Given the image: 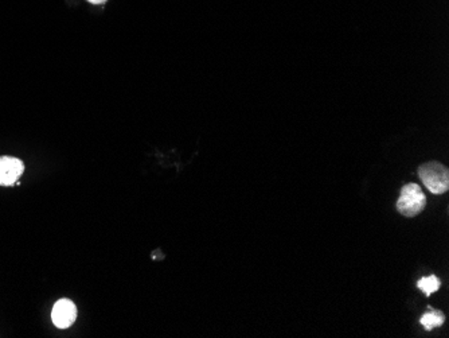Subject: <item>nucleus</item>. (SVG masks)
Masks as SVG:
<instances>
[{"mask_svg": "<svg viewBox=\"0 0 449 338\" xmlns=\"http://www.w3.org/2000/svg\"><path fill=\"white\" fill-rule=\"evenodd\" d=\"M418 176L433 194H444L449 189L448 169L439 162H428L418 167Z\"/></svg>", "mask_w": 449, "mask_h": 338, "instance_id": "obj_1", "label": "nucleus"}, {"mask_svg": "<svg viewBox=\"0 0 449 338\" xmlns=\"http://www.w3.org/2000/svg\"><path fill=\"white\" fill-rule=\"evenodd\" d=\"M444 314L441 312H436V310H430L428 313H425L420 322L424 326L425 330H432L434 328H439L444 323Z\"/></svg>", "mask_w": 449, "mask_h": 338, "instance_id": "obj_5", "label": "nucleus"}, {"mask_svg": "<svg viewBox=\"0 0 449 338\" xmlns=\"http://www.w3.org/2000/svg\"><path fill=\"white\" fill-rule=\"evenodd\" d=\"M427 205V197L417 183H407L397 201V210L405 217L418 216Z\"/></svg>", "mask_w": 449, "mask_h": 338, "instance_id": "obj_2", "label": "nucleus"}, {"mask_svg": "<svg viewBox=\"0 0 449 338\" xmlns=\"http://www.w3.org/2000/svg\"><path fill=\"white\" fill-rule=\"evenodd\" d=\"M77 319V307L70 299H59L52 312V321L58 329L70 328Z\"/></svg>", "mask_w": 449, "mask_h": 338, "instance_id": "obj_3", "label": "nucleus"}, {"mask_svg": "<svg viewBox=\"0 0 449 338\" xmlns=\"http://www.w3.org/2000/svg\"><path fill=\"white\" fill-rule=\"evenodd\" d=\"M417 286H418V289H420V290H421L427 297H430V295H432L433 293H436V291L440 289L441 282H440V279L437 278V277L430 275V277H425V278L420 279V280H418V283H417Z\"/></svg>", "mask_w": 449, "mask_h": 338, "instance_id": "obj_6", "label": "nucleus"}, {"mask_svg": "<svg viewBox=\"0 0 449 338\" xmlns=\"http://www.w3.org/2000/svg\"><path fill=\"white\" fill-rule=\"evenodd\" d=\"M24 173V163L15 157H0V186H11Z\"/></svg>", "mask_w": 449, "mask_h": 338, "instance_id": "obj_4", "label": "nucleus"}, {"mask_svg": "<svg viewBox=\"0 0 449 338\" xmlns=\"http://www.w3.org/2000/svg\"><path fill=\"white\" fill-rule=\"evenodd\" d=\"M88 1H90V3H93V4H102V3H105L107 0H88Z\"/></svg>", "mask_w": 449, "mask_h": 338, "instance_id": "obj_7", "label": "nucleus"}]
</instances>
